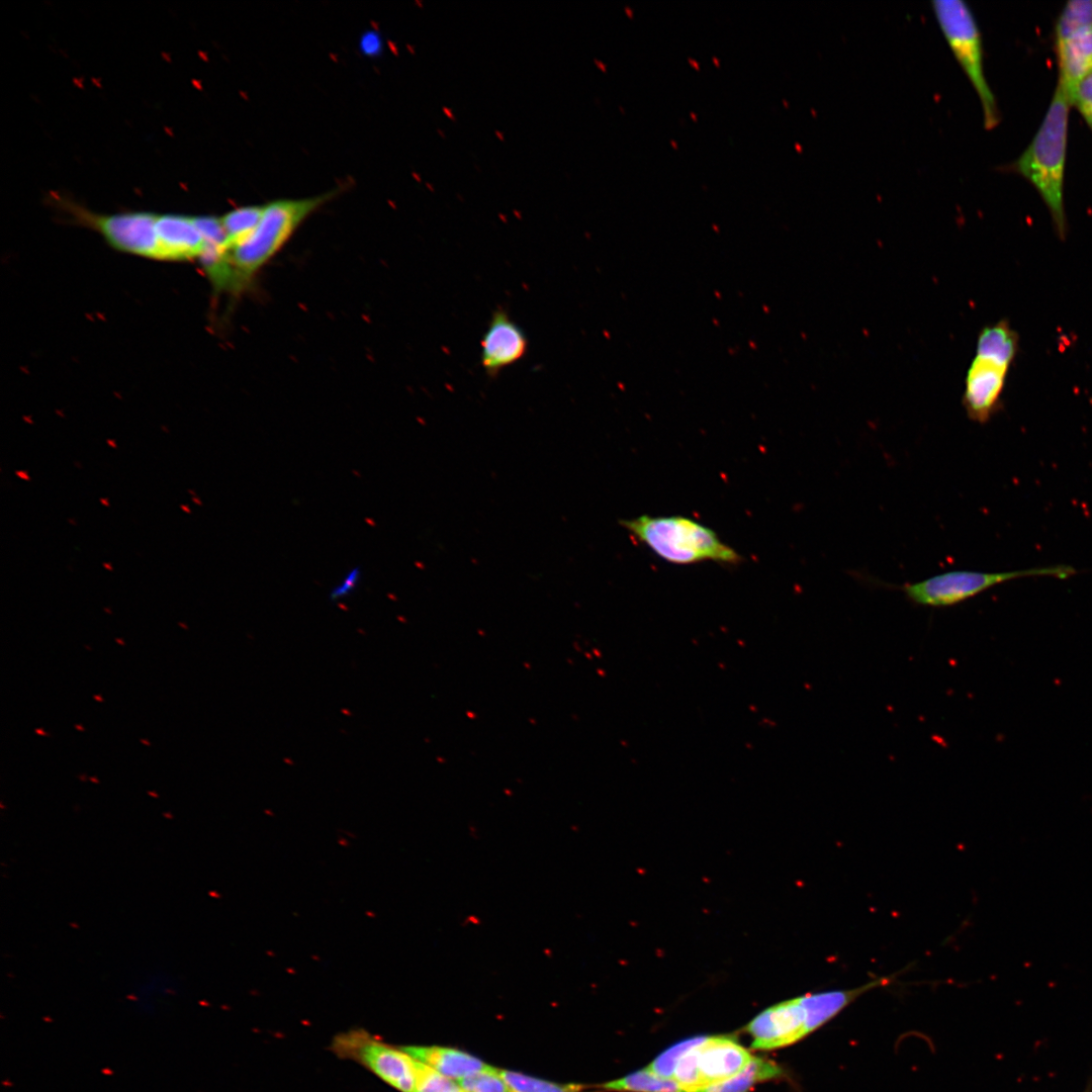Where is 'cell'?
<instances>
[{"label": "cell", "instance_id": "6", "mask_svg": "<svg viewBox=\"0 0 1092 1092\" xmlns=\"http://www.w3.org/2000/svg\"><path fill=\"white\" fill-rule=\"evenodd\" d=\"M1077 570L1070 565H1052L1003 572L952 570L914 583L897 586L913 605L944 608L965 602L999 583L1025 576L1067 578Z\"/></svg>", "mask_w": 1092, "mask_h": 1092}, {"label": "cell", "instance_id": "26", "mask_svg": "<svg viewBox=\"0 0 1092 1092\" xmlns=\"http://www.w3.org/2000/svg\"><path fill=\"white\" fill-rule=\"evenodd\" d=\"M15 474L19 478L27 480V481H29L31 479L30 476L28 475L27 471H25V470H17V471H15Z\"/></svg>", "mask_w": 1092, "mask_h": 1092}, {"label": "cell", "instance_id": "13", "mask_svg": "<svg viewBox=\"0 0 1092 1092\" xmlns=\"http://www.w3.org/2000/svg\"><path fill=\"white\" fill-rule=\"evenodd\" d=\"M1055 51L1059 69L1057 85L1070 99L1076 86L1092 73V26L1055 41Z\"/></svg>", "mask_w": 1092, "mask_h": 1092}, {"label": "cell", "instance_id": "9", "mask_svg": "<svg viewBox=\"0 0 1092 1092\" xmlns=\"http://www.w3.org/2000/svg\"><path fill=\"white\" fill-rule=\"evenodd\" d=\"M753 1050H774L792 1044L813 1030L806 995L765 1009L747 1025Z\"/></svg>", "mask_w": 1092, "mask_h": 1092}, {"label": "cell", "instance_id": "14", "mask_svg": "<svg viewBox=\"0 0 1092 1092\" xmlns=\"http://www.w3.org/2000/svg\"><path fill=\"white\" fill-rule=\"evenodd\" d=\"M416 1060L455 1081L491 1068L464 1051L439 1045L401 1046Z\"/></svg>", "mask_w": 1092, "mask_h": 1092}, {"label": "cell", "instance_id": "3", "mask_svg": "<svg viewBox=\"0 0 1092 1092\" xmlns=\"http://www.w3.org/2000/svg\"><path fill=\"white\" fill-rule=\"evenodd\" d=\"M1018 349V334L1005 318L980 331L975 355L966 373L962 398L971 421L986 424L1001 407L1008 374Z\"/></svg>", "mask_w": 1092, "mask_h": 1092}, {"label": "cell", "instance_id": "30", "mask_svg": "<svg viewBox=\"0 0 1092 1092\" xmlns=\"http://www.w3.org/2000/svg\"><path fill=\"white\" fill-rule=\"evenodd\" d=\"M107 443H108V446H110V447H112L114 449L117 447L114 441L112 442L110 440H107Z\"/></svg>", "mask_w": 1092, "mask_h": 1092}, {"label": "cell", "instance_id": "28", "mask_svg": "<svg viewBox=\"0 0 1092 1092\" xmlns=\"http://www.w3.org/2000/svg\"><path fill=\"white\" fill-rule=\"evenodd\" d=\"M103 567H104V568H106V569H108V570H110V571H112V570H113V567H112V565H111L110 563H108V562H104V563H103Z\"/></svg>", "mask_w": 1092, "mask_h": 1092}, {"label": "cell", "instance_id": "36", "mask_svg": "<svg viewBox=\"0 0 1092 1092\" xmlns=\"http://www.w3.org/2000/svg\"><path fill=\"white\" fill-rule=\"evenodd\" d=\"M179 625L182 626L184 629H187V626L185 624L179 622Z\"/></svg>", "mask_w": 1092, "mask_h": 1092}, {"label": "cell", "instance_id": "27", "mask_svg": "<svg viewBox=\"0 0 1092 1092\" xmlns=\"http://www.w3.org/2000/svg\"><path fill=\"white\" fill-rule=\"evenodd\" d=\"M180 509L185 513H188V514L190 513V509L186 505H180Z\"/></svg>", "mask_w": 1092, "mask_h": 1092}, {"label": "cell", "instance_id": "25", "mask_svg": "<svg viewBox=\"0 0 1092 1092\" xmlns=\"http://www.w3.org/2000/svg\"><path fill=\"white\" fill-rule=\"evenodd\" d=\"M1074 105L1092 131V73L1085 77L1074 89L1070 97Z\"/></svg>", "mask_w": 1092, "mask_h": 1092}, {"label": "cell", "instance_id": "32", "mask_svg": "<svg viewBox=\"0 0 1092 1092\" xmlns=\"http://www.w3.org/2000/svg\"><path fill=\"white\" fill-rule=\"evenodd\" d=\"M94 698H95L96 700H98L99 702H102V701H103V700H102V698H100V697H99V695H95V696H94Z\"/></svg>", "mask_w": 1092, "mask_h": 1092}, {"label": "cell", "instance_id": "2", "mask_svg": "<svg viewBox=\"0 0 1092 1092\" xmlns=\"http://www.w3.org/2000/svg\"><path fill=\"white\" fill-rule=\"evenodd\" d=\"M338 191L298 199H280L264 204L254 231L242 242L228 248L225 265L228 293L241 294L258 272L284 247L298 226Z\"/></svg>", "mask_w": 1092, "mask_h": 1092}, {"label": "cell", "instance_id": "20", "mask_svg": "<svg viewBox=\"0 0 1092 1092\" xmlns=\"http://www.w3.org/2000/svg\"><path fill=\"white\" fill-rule=\"evenodd\" d=\"M512 1092H588L579 1084H560L520 1072L499 1069Z\"/></svg>", "mask_w": 1092, "mask_h": 1092}, {"label": "cell", "instance_id": "24", "mask_svg": "<svg viewBox=\"0 0 1092 1092\" xmlns=\"http://www.w3.org/2000/svg\"><path fill=\"white\" fill-rule=\"evenodd\" d=\"M362 568L355 565L349 568L329 590L328 598L332 603H339L351 597L362 581Z\"/></svg>", "mask_w": 1092, "mask_h": 1092}, {"label": "cell", "instance_id": "22", "mask_svg": "<svg viewBox=\"0 0 1092 1092\" xmlns=\"http://www.w3.org/2000/svg\"><path fill=\"white\" fill-rule=\"evenodd\" d=\"M418 1061V1060H417ZM415 1092H464L457 1081L418 1061Z\"/></svg>", "mask_w": 1092, "mask_h": 1092}, {"label": "cell", "instance_id": "34", "mask_svg": "<svg viewBox=\"0 0 1092 1092\" xmlns=\"http://www.w3.org/2000/svg\"><path fill=\"white\" fill-rule=\"evenodd\" d=\"M75 727H76V728H77L78 730H84V728H83L82 726H80V725H75Z\"/></svg>", "mask_w": 1092, "mask_h": 1092}, {"label": "cell", "instance_id": "7", "mask_svg": "<svg viewBox=\"0 0 1092 1092\" xmlns=\"http://www.w3.org/2000/svg\"><path fill=\"white\" fill-rule=\"evenodd\" d=\"M68 209L80 224L96 231L113 249L162 261L158 214L145 211L99 214L72 204Z\"/></svg>", "mask_w": 1092, "mask_h": 1092}, {"label": "cell", "instance_id": "10", "mask_svg": "<svg viewBox=\"0 0 1092 1092\" xmlns=\"http://www.w3.org/2000/svg\"><path fill=\"white\" fill-rule=\"evenodd\" d=\"M480 362L485 373L496 376L505 368L519 362L527 353L528 339L524 330L512 320L506 309L496 308L480 342Z\"/></svg>", "mask_w": 1092, "mask_h": 1092}, {"label": "cell", "instance_id": "33", "mask_svg": "<svg viewBox=\"0 0 1092 1092\" xmlns=\"http://www.w3.org/2000/svg\"><path fill=\"white\" fill-rule=\"evenodd\" d=\"M115 640H116V641H117V642H118L119 644H121V645H124L123 641H122V640H120L119 638H116Z\"/></svg>", "mask_w": 1092, "mask_h": 1092}, {"label": "cell", "instance_id": "19", "mask_svg": "<svg viewBox=\"0 0 1092 1092\" xmlns=\"http://www.w3.org/2000/svg\"><path fill=\"white\" fill-rule=\"evenodd\" d=\"M1092 26V1L1073 0L1065 4L1055 27V41Z\"/></svg>", "mask_w": 1092, "mask_h": 1092}, {"label": "cell", "instance_id": "18", "mask_svg": "<svg viewBox=\"0 0 1092 1092\" xmlns=\"http://www.w3.org/2000/svg\"><path fill=\"white\" fill-rule=\"evenodd\" d=\"M264 205H247L235 208L220 218L228 248L237 245L246 239L257 226Z\"/></svg>", "mask_w": 1092, "mask_h": 1092}, {"label": "cell", "instance_id": "8", "mask_svg": "<svg viewBox=\"0 0 1092 1092\" xmlns=\"http://www.w3.org/2000/svg\"><path fill=\"white\" fill-rule=\"evenodd\" d=\"M339 1052L356 1059L400 1092H415L418 1061L402 1048L373 1039L364 1033L340 1037Z\"/></svg>", "mask_w": 1092, "mask_h": 1092}, {"label": "cell", "instance_id": "16", "mask_svg": "<svg viewBox=\"0 0 1092 1092\" xmlns=\"http://www.w3.org/2000/svg\"><path fill=\"white\" fill-rule=\"evenodd\" d=\"M175 980L164 973L150 974L134 986L130 998L138 1009L153 1012L176 995Z\"/></svg>", "mask_w": 1092, "mask_h": 1092}, {"label": "cell", "instance_id": "11", "mask_svg": "<svg viewBox=\"0 0 1092 1092\" xmlns=\"http://www.w3.org/2000/svg\"><path fill=\"white\" fill-rule=\"evenodd\" d=\"M157 228L162 261H200L210 248L221 246L205 239L197 216L158 214Z\"/></svg>", "mask_w": 1092, "mask_h": 1092}, {"label": "cell", "instance_id": "12", "mask_svg": "<svg viewBox=\"0 0 1092 1092\" xmlns=\"http://www.w3.org/2000/svg\"><path fill=\"white\" fill-rule=\"evenodd\" d=\"M696 1056L701 1089L732 1078L753 1058L742 1045L725 1035L707 1036L696 1048Z\"/></svg>", "mask_w": 1092, "mask_h": 1092}, {"label": "cell", "instance_id": "1", "mask_svg": "<svg viewBox=\"0 0 1092 1092\" xmlns=\"http://www.w3.org/2000/svg\"><path fill=\"white\" fill-rule=\"evenodd\" d=\"M1071 102L1057 85L1044 117L1019 158L1009 171L1025 178L1045 204L1054 230L1064 240L1068 232L1064 200L1068 126Z\"/></svg>", "mask_w": 1092, "mask_h": 1092}, {"label": "cell", "instance_id": "17", "mask_svg": "<svg viewBox=\"0 0 1092 1092\" xmlns=\"http://www.w3.org/2000/svg\"><path fill=\"white\" fill-rule=\"evenodd\" d=\"M606 1090L629 1092H684L674 1079H664L647 1068L602 1085Z\"/></svg>", "mask_w": 1092, "mask_h": 1092}, {"label": "cell", "instance_id": "31", "mask_svg": "<svg viewBox=\"0 0 1092 1092\" xmlns=\"http://www.w3.org/2000/svg\"><path fill=\"white\" fill-rule=\"evenodd\" d=\"M35 732L41 735H47L41 729H35Z\"/></svg>", "mask_w": 1092, "mask_h": 1092}, {"label": "cell", "instance_id": "21", "mask_svg": "<svg viewBox=\"0 0 1092 1092\" xmlns=\"http://www.w3.org/2000/svg\"><path fill=\"white\" fill-rule=\"evenodd\" d=\"M706 1038L707 1036H694L673 1044L661 1053L647 1069L660 1078L672 1079L679 1060Z\"/></svg>", "mask_w": 1092, "mask_h": 1092}, {"label": "cell", "instance_id": "35", "mask_svg": "<svg viewBox=\"0 0 1092 1092\" xmlns=\"http://www.w3.org/2000/svg\"><path fill=\"white\" fill-rule=\"evenodd\" d=\"M141 741H142L143 743H146V745H150V742H149L148 740H144V739H141Z\"/></svg>", "mask_w": 1092, "mask_h": 1092}, {"label": "cell", "instance_id": "29", "mask_svg": "<svg viewBox=\"0 0 1092 1092\" xmlns=\"http://www.w3.org/2000/svg\"><path fill=\"white\" fill-rule=\"evenodd\" d=\"M100 503L105 507H109V502H108L107 498H104V497L100 498Z\"/></svg>", "mask_w": 1092, "mask_h": 1092}, {"label": "cell", "instance_id": "15", "mask_svg": "<svg viewBox=\"0 0 1092 1092\" xmlns=\"http://www.w3.org/2000/svg\"><path fill=\"white\" fill-rule=\"evenodd\" d=\"M783 1074L782 1068L775 1062L753 1057L737 1075L698 1092H748L756 1083L778 1078Z\"/></svg>", "mask_w": 1092, "mask_h": 1092}, {"label": "cell", "instance_id": "23", "mask_svg": "<svg viewBox=\"0 0 1092 1092\" xmlns=\"http://www.w3.org/2000/svg\"><path fill=\"white\" fill-rule=\"evenodd\" d=\"M457 1083L464 1092H512L499 1069L494 1067L457 1080Z\"/></svg>", "mask_w": 1092, "mask_h": 1092}, {"label": "cell", "instance_id": "4", "mask_svg": "<svg viewBox=\"0 0 1092 1092\" xmlns=\"http://www.w3.org/2000/svg\"><path fill=\"white\" fill-rule=\"evenodd\" d=\"M638 541L665 561L692 564L714 561L737 564L742 556L722 542L710 528L686 517L648 515L621 521Z\"/></svg>", "mask_w": 1092, "mask_h": 1092}, {"label": "cell", "instance_id": "5", "mask_svg": "<svg viewBox=\"0 0 1092 1092\" xmlns=\"http://www.w3.org/2000/svg\"><path fill=\"white\" fill-rule=\"evenodd\" d=\"M931 10L957 63L976 92L986 129L996 127L1000 112L985 76L982 34L969 5L962 0H934Z\"/></svg>", "mask_w": 1092, "mask_h": 1092}]
</instances>
